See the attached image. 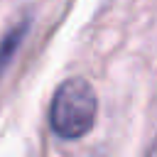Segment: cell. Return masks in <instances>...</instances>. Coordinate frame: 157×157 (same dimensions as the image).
Returning a JSON list of instances; mask_svg holds the SVG:
<instances>
[{
    "mask_svg": "<svg viewBox=\"0 0 157 157\" xmlns=\"http://www.w3.org/2000/svg\"><path fill=\"white\" fill-rule=\"evenodd\" d=\"M96 110H98V101L93 86L86 78H69L56 88L52 98L49 125L59 137L78 140L93 128Z\"/></svg>",
    "mask_w": 157,
    "mask_h": 157,
    "instance_id": "1",
    "label": "cell"
},
{
    "mask_svg": "<svg viewBox=\"0 0 157 157\" xmlns=\"http://www.w3.org/2000/svg\"><path fill=\"white\" fill-rule=\"evenodd\" d=\"M29 17H22L20 22H15L12 27H10V32L0 39V76H2V71L7 69V64L12 61V56L17 54V49H20V44H22V39H25V34L29 32Z\"/></svg>",
    "mask_w": 157,
    "mask_h": 157,
    "instance_id": "2",
    "label": "cell"
}]
</instances>
